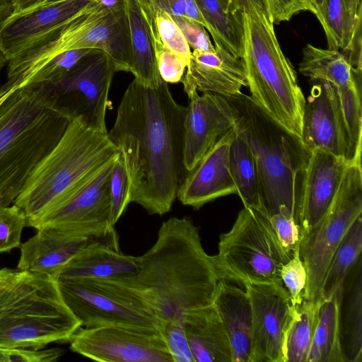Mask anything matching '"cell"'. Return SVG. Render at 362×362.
Segmentation results:
<instances>
[{"instance_id":"obj_51","label":"cell","mask_w":362,"mask_h":362,"mask_svg":"<svg viewBox=\"0 0 362 362\" xmlns=\"http://www.w3.org/2000/svg\"><path fill=\"white\" fill-rule=\"evenodd\" d=\"M309 1L314 9V14L316 16L320 11L325 0H309Z\"/></svg>"},{"instance_id":"obj_27","label":"cell","mask_w":362,"mask_h":362,"mask_svg":"<svg viewBox=\"0 0 362 362\" xmlns=\"http://www.w3.org/2000/svg\"><path fill=\"white\" fill-rule=\"evenodd\" d=\"M299 71L313 81H325L338 92L361 90V71L354 69L339 50L308 44L303 49Z\"/></svg>"},{"instance_id":"obj_11","label":"cell","mask_w":362,"mask_h":362,"mask_svg":"<svg viewBox=\"0 0 362 362\" xmlns=\"http://www.w3.org/2000/svg\"><path fill=\"white\" fill-rule=\"evenodd\" d=\"M62 298L81 327L127 326L157 329L149 307L116 280L56 279Z\"/></svg>"},{"instance_id":"obj_39","label":"cell","mask_w":362,"mask_h":362,"mask_svg":"<svg viewBox=\"0 0 362 362\" xmlns=\"http://www.w3.org/2000/svg\"><path fill=\"white\" fill-rule=\"evenodd\" d=\"M283 285L287 290L291 304L297 307L305 299L307 272L304 263L296 251L290 259L281 267L280 272Z\"/></svg>"},{"instance_id":"obj_21","label":"cell","mask_w":362,"mask_h":362,"mask_svg":"<svg viewBox=\"0 0 362 362\" xmlns=\"http://www.w3.org/2000/svg\"><path fill=\"white\" fill-rule=\"evenodd\" d=\"M213 52L194 49L182 80L187 96L193 91L210 92L224 97L242 93L247 87L244 62L225 49Z\"/></svg>"},{"instance_id":"obj_50","label":"cell","mask_w":362,"mask_h":362,"mask_svg":"<svg viewBox=\"0 0 362 362\" xmlns=\"http://www.w3.org/2000/svg\"><path fill=\"white\" fill-rule=\"evenodd\" d=\"M42 0H13V12L17 13L30 8Z\"/></svg>"},{"instance_id":"obj_18","label":"cell","mask_w":362,"mask_h":362,"mask_svg":"<svg viewBox=\"0 0 362 362\" xmlns=\"http://www.w3.org/2000/svg\"><path fill=\"white\" fill-rule=\"evenodd\" d=\"M183 123V159L191 171L204 155L228 130L235 121V111L228 100L221 95L193 91Z\"/></svg>"},{"instance_id":"obj_9","label":"cell","mask_w":362,"mask_h":362,"mask_svg":"<svg viewBox=\"0 0 362 362\" xmlns=\"http://www.w3.org/2000/svg\"><path fill=\"white\" fill-rule=\"evenodd\" d=\"M218 250L213 256L220 279L243 286L281 284V267L290 259L268 218L246 207L220 235Z\"/></svg>"},{"instance_id":"obj_47","label":"cell","mask_w":362,"mask_h":362,"mask_svg":"<svg viewBox=\"0 0 362 362\" xmlns=\"http://www.w3.org/2000/svg\"><path fill=\"white\" fill-rule=\"evenodd\" d=\"M154 5L171 16H185V0H151Z\"/></svg>"},{"instance_id":"obj_2","label":"cell","mask_w":362,"mask_h":362,"mask_svg":"<svg viewBox=\"0 0 362 362\" xmlns=\"http://www.w3.org/2000/svg\"><path fill=\"white\" fill-rule=\"evenodd\" d=\"M139 260L138 273L119 281L144 300L158 325L184 323L187 313L213 303L220 276L189 218L163 222L155 243Z\"/></svg>"},{"instance_id":"obj_38","label":"cell","mask_w":362,"mask_h":362,"mask_svg":"<svg viewBox=\"0 0 362 362\" xmlns=\"http://www.w3.org/2000/svg\"><path fill=\"white\" fill-rule=\"evenodd\" d=\"M110 191L112 203V218L115 225L131 203L130 183L121 156L115 160L110 179Z\"/></svg>"},{"instance_id":"obj_30","label":"cell","mask_w":362,"mask_h":362,"mask_svg":"<svg viewBox=\"0 0 362 362\" xmlns=\"http://www.w3.org/2000/svg\"><path fill=\"white\" fill-rule=\"evenodd\" d=\"M234 129V128H233ZM229 148V170L236 187V194L244 207L264 215L259 175L253 155L245 141L234 129Z\"/></svg>"},{"instance_id":"obj_49","label":"cell","mask_w":362,"mask_h":362,"mask_svg":"<svg viewBox=\"0 0 362 362\" xmlns=\"http://www.w3.org/2000/svg\"><path fill=\"white\" fill-rule=\"evenodd\" d=\"M14 11L13 0H0V23Z\"/></svg>"},{"instance_id":"obj_46","label":"cell","mask_w":362,"mask_h":362,"mask_svg":"<svg viewBox=\"0 0 362 362\" xmlns=\"http://www.w3.org/2000/svg\"><path fill=\"white\" fill-rule=\"evenodd\" d=\"M341 52L346 57L354 69L361 71V17L357 22L349 48Z\"/></svg>"},{"instance_id":"obj_5","label":"cell","mask_w":362,"mask_h":362,"mask_svg":"<svg viewBox=\"0 0 362 362\" xmlns=\"http://www.w3.org/2000/svg\"><path fill=\"white\" fill-rule=\"evenodd\" d=\"M80 327L54 276L0 270V346L41 349L69 341Z\"/></svg>"},{"instance_id":"obj_42","label":"cell","mask_w":362,"mask_h":362,"mask_svg":"<svg viewBox=\"0 0 362 362\" xmlns=\"http://www.w3.org/2000/svg\"><path fill=\"white\" fill-rule=\"evenodd\" d=\"M277 240L286 254L291 258L299 250L302 229L295 217L279 212L267 218Z\"/></svg>"},{"instance_id":"obj_35","label":"cell","mask_w":362,"mask_h":362,"mask_svg":"<svg viewBox=\"0 0 362 362\" xmlns=\"http://www.w3.org/2000/svg\"><path fill=\"white\" fill-rule=\"evenodd\" d=\"M92 49H80L62 52L44 64L25 86L54 83L68 73L78 60Z\"/></svg>"},{"instance_id":"obj_40","label":"cell","mask_w":362,"mask_h":362,"mask_svg":"<svg viewBox=\"0 0 362 362\" xmlns=\"http://www.w3.org/2000/svg\"><path fill=\"white\" fill-rule=\"evenodd\" d=\"M153 35L158 70L161 79L167 83L181 82L187 62L164 45L157 30H153Z\"/></svg>"},{"instance_id":"obj_28","label":"cell","mask_w":362,"mask_h":362,"mask_svg":"<svg viewBox=\"0 0 362 362\" xmlns=\"http://www.w3.org/2000/svg\"><path fill=\"white\" fill-rule=\"evenodd\" d=\"M343 292L344 284L322 303L308 362H346L341 329Z\"/></svg>"},{"instance_id":"obj_16","label":"cell","mask_w":362,"mask_h":362,"mask_svg":"<svg viewBox=\"0 0 362 362\" xmlns=\"http://www.w3.org/2000/svg\"><path fill=\"white\" fill-rule=\"evenodd\" d=\"M305 99L300 140L311 153L322 151L352 163L351 144L335 88L315 81Z\"/></svg>"},{"instance_id":"obj_20","label":"cell","mask_w":362,"mask_h":362,"mask_svg":"<svg viewBox=\"0 0 362 362\" xmlns=\"http://www.w3.org/2000/svg\"><path fill=\"white\" fill-rule=\"evenodd\" d=\"M233 127L221 136L182 180L177 193L185 206L199 209L219 197L236 194L229 170V148Z\"/></svg>"},{"instance_id":"obj_48","label":"cell","mask_w":362,"mask_h":362,"mask_svg":"<svg viewBox=\"0 0 362 362\" xmlns=\"http://www.w3.org/2000/svg\"><path fill=\"white\" fill-rule=\"evenodd\" d=\"M185 16L202 24L205 28H206V22L195 0H185Z\"/></svg>"},{"instance_id":"obj_29","label":"cell","mask_w":362,"mask_h":362,"mask_svg":"<svg viewBox=\"0 0 362 362\" xmlns=\"http://www.w3.org/2000/svg\"><path fill=\"white\" fill-rule=\"evenodd\" d=\"M214 45L241 58L243 54V13L235 11L230 0H195Z\"/></svg>"},{"instance_id":"obj_26","label":"cell","mask_w":362,"mask_h":362,"mask_svg":"<svg viewBox=\"0 0 362 362\" xmlns=\"http://www.w3.org/2000/svg\"><path fill=\"white\" fill-rule=\"evenodd\" d=\"M184 323L195 362H232L229 339L213 303L187 313Z\"/></svg>"},{"instance_id":"obj_8","label":"cell","mask_w":362,"mask_h":362,"mask_svg":"<svg viewBox=\"0 0 362 362\" xmlns=\"http://www.w3.org/2000/svg\"><path fill=\"white\" fill-rule=\"evenodd\" d=\"M97 49L113 60L117 71L131 73L125 4L106 8L98 0L83 7L7 63V81L26 85L55 56L70 50Z\"/></svg>"},{"instance_id":"obj_4","label":"cell","mask_w":362,"mask_h":362,"mask_svg":"<svg viewBox=\"0 0 362 362\" xmlns=\"http://www.w3.org/2000/svg\"><path fill=\"white\" fill-rule=\"evenodd\" d=\"M119 155L107 133L72 119L53 149L36 165L13 204L34 228L67 202Z\"/></svg>"},{"instance_id":"obj_19","label":"cell","mask_w":362,"mask_h":362,"mask_svg":"<svg viewBox=\"0 0 362 362\" xmlns=\"http://www.w3.org/2000/svg\"><path fill=\"white\" fill-rule=\"evenodd\" d=\"M94 0H42L0 23V50L8 62Z\"/></svg>"},{"instance_id":"obj_34","label":"cell","mask_w":362,"mask_h":362,"mask_svg":"<svg viewBox=\"0 0 362 362\" xmlns=\"http://www.w3.org/2000/svg\"><path fill=\"white\" fill-rule=\"evenodd\" d=\"M346 308V362H362V269L361 257L353 269Z\"/></svg>"},{"instance_id":"obj_36","label":"cell","mask_w":362,"mask_h":362,"mask_svg":"<svg viewBox=\"0 0 362 362\" xmlns=\"http://www.w3.org/2000/svg\"><path fill=\"white\" fill-rule=\"evenodd\" d=\"M27 226L23 210L13 204L0 206V252H8L21 245V233Z\"/></svg>"},{"instance_id":"obj_32","label":"cell","mask_w":362,"mask_h":362,"mask_svg":"<svg viewBox=\"0 0 362 362\" xmlns=\"http://www.w3.org/2000/svg\"><path fill=\"white\" fill-rule=\"evenodd\" d=\"M323 300L304 299L294 307L284 347V362H308Z\"/></svg>"},{"instance_id":"obj_22","label":"cell","mask_w":362,"mask_h":362,"mask_svg":"<svg viewBox=\"0 0 362 362\" xmlns=\"http://www.w3.org/2000/svg\"><path fill=\"white\" fill-rule=\"evenodd\" d=\"M124 4L131 73L140 83L156 87L162 79L158 70L153 35L155 5L151 0H124Z\"/></svg>"},{"instance_id":"obj_25","label":"cell","mask_w":362,"mask_h":362,"mask_svg":"<svg viewBox=\"0 0 362 362\" xmlns=\"http://www.w3.org/2000/svg\"><path fill=\"white\" fill-rule=\"evenodd\" d=\"M21 243L17 269L54 276L90 241L45 229Z\"/></svg>"},{"instance_id":"obj_14","label":"cell","mask_w":362,"mask_h":362,"mask_svg":"<svg viewBox=\"0 0 362 362\" xmlns=\"http://www.w3.org/2000/svg\"><path fill=\"white\" fill-rule=\"evenodd\" d=\"M70 349L100 362H173L156 329L127 326L80 327L71 336Z\"/></svg>"},{"instance_id":"obj_13","label":"cell","mask_w":362,"mask_h":362,"mask_svg":"<svg viewBox=\"0 0 362 362\" xmlns=\"http://www.w3.org/2000/svg\"><path fill=\"white\" fill-rule=\"evenodd\" d=\"M115 160L64 205L43 217L34 228L85 238L119 250L118 235L112 222L110 191V174Z\"/></svg>"},{"instance_id":"obj_1","label":"cell","mask_w":362,"mask_h":362,"mask_svg":"<svg viewBox=\"0 0 362 362\" xmlns=\"http://www.w3.org/2000/svg\"><path fill=\"white\" fill-rule=\"evenodd\" d=\"M186 110L174 99L166 82L148 87L134 78L107 132L124 163L131 202L150 215L170 211L187 174L183 159Z\"/></svg>"},{"instance_id":"obj_31","label":"cell","mask_w":362,"mask_h":362,"mask_svg":"<svg viewBox=\"0 0 362 362\" xmlns=\"http://www.w3.org/2000/svg\"><path fill=\"white\" fill-rule=\"evenodd\" d=\"M316 17L325 31L328 49L344 52L361 17V0H325Z\"/></svg>"},{"instance_id":"obj_43","label":"cell","mask_w":362,"mask_h":362,"mask_svg":"<svg viewBox=\"0 0 362 362\" xmlns=\"http://www.w3.org/2000/svg\"><path fill=\"white\" fill-rule=\"evenodd\" d=\"M62 355L60 349L47 350L0 346V362H50Z\"/></svg>"},{"instance_id":"obj_3","label":"cell","mask_w":362,"mask_h":362,"mask_svg":"<svg viewBox=\"0 0 362 362\" xmlns=\"http://www.w3.org/2000/svg\"><path fill=\"white\" fill-rule=\"evenodd\" d=\"M71 120L69 112L39 86L18 88L4 100L0 105V206L14 202Z\"/></svg>"},{"instance_id":"obj_12","label":"cell","mask_w":362,"mask_h":362,"mask_svg":"<svg viewBox=\"0 0 362 362\" xmlns=\"http://www.w3.org/2000/svg\"><path fill=\"white\" fill-rule=\"evenodd\" d=\"M116 71L106 52L92 49L60 79L39 86L69 112L71 119H78L93 131L107 133L106 110Z\"/></svg>"},{"instance_id":"obj_33","label":"cell","mask_w":362,"mask_h":362,"mask_svg":"<svg viewBox=\"0 0 362 362\" xmlns=\"http://www.w3.org/2000/svg\"><path fill=\"white\" fill-rule=\"evenodd\" d=\"M362 216L351 225L333 255L326 271L321 288V298L327 300L344 284L361 257Z\"/></svg>"},{"instance_id":"obj_15","label":"cell","mask_w":362,"mask_h":362,"mask_svg":"<svg viewBox=\"0 0 362 362\" xmlns=\"http://www.w3.org/2000/svg\"><path fill=\"white\" fill-rule=\"evenodd\" d=\"M252 313V362H284L294 307L283 284L244 286Z\"/></svg>"},{"instance_id":"obj_45","label":"cell","mask_w":362,"mask_h":362,"mask_svg":"<svg viewBox=\"0 0 362 362\" xmlns=\"http://www.w3.org/2000/svg\"><path fill=\"white\" fill-rule=\"evenodd\" d=\"M268 4L274 23L288 21L303 11L315 13L309 0H268Z\"/></svg>"},{"instance_id":"obj_37","label":"cell","mask_w":362,"mask_h":362,"mask_svg":"<svg viewBox=\"0 0 362 362\" xmlns=\"http://www.w3.org/2000/svg\"><path fill=\"white\" fill-rule=\"evenodd\" d=\"M155 21L164 45L189 64L192 54L190 47L171 15L155 6Z\"/></svg>"},{"instance_id":"obj_6","label":"cell","mask_w":362,"mask_h":362,"mask_svg":"<svg viewBox=\"0 0 362 362\" xmlns=\"http://www.w3.org/2000/svg\"><path fill=\"white\" fill-rule=\"evenodd\" d=\"M226 98L234 108L233 128L256 163L264 216L286 211L295 217L296 180L310 153L298 136L274 120L250 95L240 93Z\"/></svg>"},{"instance_id":"obj_24","label":"cell","mask_w":362,"mask_h":362,"mask_svg":"<svg viewBox=\"0 0 362 362\" xmlns=\"http://www.w3.org/2000/svg\"><path fill=\"white\" fill-rule=\"evenodd\" d=\"M213 304L229 339L232 362H252V313L245 290L221 279Z\"/></svg>"},{"instance_id":"obj_23","label":"cell","mask_w":362,"mask_h":362,"mask_svg":"<svg viewBox=\"0 0 362 362\" xmlns=\"http://www.w3.org/2000/svg\"><path fill=\"white\" fill-rule=\"evenodd\" d=\"M139 268V256L125 255L106 243L90 240L54 276L120 281L136 275Z\"/></svg>"},{"instance_id":"obj_41","label":"cell","mask_w":362,"mask_h":362,"mask_svg":"<svg viewBox=\"0 0 362 362\" xmlns=\"http://www.w3.org/2000/svg\"><path fill=\"white\" fill-rule=\"evenodd\" d=\"M157 330L165 342L173 362H195L187 339L185 323L160 322Z\"/></svg>"},{"instance_id":"obj_44","label":"cell","mask_w":362,"mask_h":362,"mask_svg":"<svg viewBox=\"0 0 362 362\" xmlns=\"http://www.w3.org/2000/svg\"><path fill=\"white\" fill-rule=\"evenodd\" d=\"M171 16L182 32L189 47L193 50L199 49L207 52L215 50L206 29L202 24L185 16Z\"/></svg>"},{"instance_id":"obj_17","label":"cell","mask_w":362,"mask_h":362,"mask_svg":"<svg viewBox=\"0 0 362 362\" xmlns=\"http://www.w3.org/2000/svg\"><path fill=\"white\" fill-rule=\"evenodd\" d=\"M349 163L344 158L325 151L310 153L295 185V217L302 233L310 230L326 213Z\"/></svg>"},{"instance_id":"obj_10","label":"cell","mask_w":362,"mask_h":362,"mask_svg":"<svg viewBox=\"0 0 362 362\" xmlns=\"http://www.w3.org/2000/svg\"><path fill=\"white\" fill-rule=\"evenodd\" d=\"M362 215L361 163H349L337 193L320 221L303 233L299 255L307 272L305 299H321L332 257L355 220Z\"/></svg>"},{"instance_id":"obj_52","label":"cell","mask_w":362,"mask_h":362,"mask_svg":"<svg viewBox=\"0 0 362 362\" xmlns=\"http://www.w3.org/2000/svg\"><path fill=\"white\" fill-rule=\"evenodd\" d=\"M8 61L6 59L5 56L2 53V52L0 50V72L1 69L4 68V66L7 64Z\"/></svg>"},{"instance_id":"obj_7","label":"cell","mask_w":362,"mask_h":362,"mask_svg":"<svg viewBox=\"0 0 362 362\" xmlns=\"http://www.w3.org/2000/svg\"><path fill=\"white\" fill-rule=\"evenodd\" d=\"M243 54L252 99L300 139L305 98L295 69L277 40L272 17L258 8L243 13Z\"/></svg>"}]
</instances>
